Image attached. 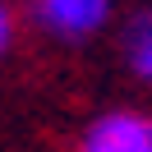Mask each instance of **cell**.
Returning <instances> with one entry per match:
<instances>
[{"mask_svg":"<svg viewBox=\"0 0 152 152\" xmlns=\"http://www.w3.org/2000/svg\"><path fill=\"white\" fill-rule=\"evenodd\" d=\"M111 0H32V23L60 42H88L106 28Z\"/></svg>","mask_w":152,"mask_h":152,"instance_id":"cell-1","label":"cell"},{"mask_svg":"<svg viewBox=\"0 0 152 152\" xmlns=\"http://www.w3.org/2000/svg\"><path fill=\"white\" fill-rule=\"evenodd\" d=\"M78 152H152V115L143 111H102L88 120Z\"/></svg>","mask_w":152,"mask_h":152,"instance_id":"cell-2","label":"cell"},{"mask_svg":"<svg viewBox=\"0 0 152 152\" xmlns=\"http://www.w3.org/2000/svg\"><path fill=\"white\" fill-rule=\"evenodd\" d=\"M124 56H129V69L152 83V10H138L129 23H124Z\"/></svg>","mask_w":152,"mask_h":152,"instance_id":"cell-3","label":"cell"},{"mask_svg":"<svg viewBox=\"0 0 152 152\" xmlns=\"http://www.w3.org/2000/svg\"><path fill=\"white\" fill-rule=\"evenodd\" d=\"M10 42H14V14H10V5L0 0V56L10 51Z\"/></svg>","mask_w":152,"mask_h":152,"instance_id":"cell-4","label":"cell"}]
</instances>
